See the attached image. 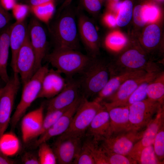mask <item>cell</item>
<instances>
[{
  "label": "cell",
  "mask_w": 164,
  "mask_h": 164,
  "mask_svg": "<svg viewBox=\"0 0 164 164\" xmlns=\"http://www.w3.org/2000/svg\"><path fill=\"white\" fill-rule=\"evenodd\" d=\"M75 15L70 10L64 11L50 29L55 48L77 50L79 47Z\"/></svg>",
  "instance_id": "obj_1"
},
{
  "label": "cell",
  "mask_w": 164,
  "mask_h": 164,
  "mask_svg": "<svg viewBox=\"0 0 164 164\" xmlns=\"http://www.w3.org/2000/svg\"><path fill=\"white\" fill-rule=\"evenodd\" d=\"M91 58L77 50L56 48L44 58L56 70L69 77L81 73Z\"/></svg>",
  "instance_id": "obj_2"
},
{
  "label": "cell",
  "mask_w": 164,
  "mask_h": 164,
  "mask_svg": "<svg viewBox=\"0 0 164 164\" xmlns=\"http://www.w3.org/2000/svg\"><path fill=\"white\" fill-rule=\"evenodd\" d=\"M81 73L79 81L80 89L87 96L97 94L110 78L109 64L91 58Z\"/></svg>",
  "instance_id": "obj_3"
},
{
  "label": "cell",
  "mask_w": 164,
  "mask_h": 164,
  "mask_svg": "<svg viewBox=\"0 0 164 164\" xmlns=\"http://www.w3.org/2000/svg\"><path fill=\"white\" fill-rule=\"evenodd\" d=\"M49 70L47 64L42 66L36 71L32 77L23 85L20 101L11 117L10 123L13 130L15 129L32 104L38 98L43 79Z\"/></svg>",
  "instance_id": "obj_4"
},
{
  "label": "cell",
  "mask_w": 164,
  "mask_h": 164,
  "mask_svg": "<svg viewBox=\"0 0 164 164\" xmlns=\"http://www.w3.org/2000/svg\"><path fill=\"white\" fill-rule=\"evenodd\" d=\"M101 103L82 97L70 126L63 134L83 137L94 116L102 107Z\"/></svg>",
  "instance_id": "obj_5"
},
{
  "label": "cell",
  "mask_w": 164,
  "mask_h": 164,
  "mask_svg": "<svg viewBox=\"0 0 164 164\" xmlns=\"http://www.w3.org/2000/svg\"><path fill=\"white\" fill-rule=\"evenodd\" d=\"M17 72L13 74L2 87L0 97V138L7 128L15 99L19 88L20 80Z\"/></svg>",
  "instance_id": "obj_6"
},
{
  "label": "cell",
  "mask_w": 164,
  "mask_h": 164,
  "mask_svg": "<svg viewBox=\"0 0 164 164\" xmlns=\"http://www.w3.org/2000/svg\"><path fill=\"white\" fill-rule=\"evenodd\" d=\"M163 104V103L147 98L129 106L131 129L137 131L145 129Z\"/></svg>",
  "instance_id": "obj_7"
},
{
  "label": "cell",
  "mask_w": 164,
  "mask_h": 164,
  "mask_svg": "<svg viewBox=\"0 0 164 164\" xmlns=\"http://www.w3.org/2000/svg\"><path fill=\"white\" fill-rule=\"evenodd\" d=\"M145 129H130L111 134L101 141V146L111 152L127 156L135 143L142 137Z\"/></svg>",
  "instance_id": "obj_8"
},
{
  "label": "cell",
  "mask_w": 164,
  "mask_h": 164,
  "mask_svg": "<svg viewBox=\"0 0 164 164\" xmlns=\"http://www.w3.org/2000/svg\"><path fill=\"white\" fill-rule=\"evenodd\" d=\"M111 73H116L127 71L144 70L147 72L158 70L155 64L147 61L144 54L135 49L124 52L116 64H109Z\"/></svg>",
  "instance_id": "obj_9"
},
{
  "label": "cell",
  "mask_w": 164,
  "mask_h": 164,
  "mask_svg": "<svg viewBox=\"0 0 164 164\" xmlns=\"http://www.w3.org/2000/svg\"><path fill=\"white\" fill-rule=\"evenodd\" d=\"M82 138L64 134L59 135L52 148L57 162L60 164L73 163L81 149Z\"/></svg>",
  "instance_id": "obj_10"
},
{
  "label": "cell",
  "mask_w": 164,
  "mask_h": 164,
  "mask_svg": "<svg viewBox=\"0 0 164 164\" xmlns=\"http://www.w3.org/2000/svg\"><path fill=\"white\" fill-rule=\"evenodd\" d=\"M35 55L28 30L24 42L19 51L16 61L17 72L23 85L35 72Z\"/></svg>",
  "instance_id": "obj_11"
},
{
  "label": "cell",
  "mask_w": 164,
  "mask_h": 164,
  "mask_svg": "<svg viewBox=\"0 0 164 164\" xmlns=\"http://www.w3.org/2000/svg\"><path fill=\"white\" fill-rule=\"evenodd\" d=\"M28 30L31 43L35 56L36 72L42 66V61L46 55V36L43 26L35 18L31 19Z\"/></svg>",
  "instance_id": "obj_12"
},
{
  "label": "cell",
  "mask_w": 164,
  "mask_h": 164,
  "mask_svg": "<svg viewBox=\"0 0 164 164\" xmlns=\"http://www.w3.org/2000/svg\"><path fill=\"white\" fill-rule=\"evenodd\" d=\"M154 117L145 128L142 137L135 143L127 155L135 161L144 148L153 145L159 130L164 125V105L161 107Z\"/></svg>",
  "instance_id": "obj_13"
},
{
  "label": "cell",
  "mask_w": 164,
  "mask_h": 164,
  "mask_svg": "<svg viewBox=\"0 0 164 164\" xmlns=\"http://www.w3.org/2000/svg\"><path fill=\"white\" fill-rule=\"evenodd\" d=\"M80 89L79 81L70 78L63 90L48 101L47 112L71 106L80 97L79 94Z\"/></svg>",
  "instance_id": "obj_14"
},
{
  "label": "cell",
  "mask_w": 164,
  "mask_h": 164,
  "mask_svg": "<svg viewBox=\"0 0 164 164\" xmlns=\"http://www.w3.org/2000/svg\"><path fill=\"white\" fill-rule=\"evenodd\" d=\"M44 105L42 104L22 117L21 131L22 139L24 142L39 136L44 118Z\"/></svg>",
  "instance_id": "obj_15"
},
{
  "label": "cell",
  "mask_w": 164,
  "mask_h": 164,
  "mask_svg": "<svg viewBox=\"0 0 164 164\" xmlns=\"http://www.w3.org/2000/svg\"><path fill=\"white\" fill-rule=\"evenodd\" d=\"M81 98L80 97L78 98L52 126L39 136L35 142V146H38L41 143L46 142L53 137L62 135L67 130Z\"/></svg>",
  "instance_id": "obj_16"
},
{
  "label": "cell",
  "mask_w": 164,
  "mask_h": 164,
  "mask_svg": "<svg viewBox=\"0 0 164 164\" xmlns=\"http://www.w3.org/2000/svg\"><path fill=\"white\" fill-rule=\"evenodd\" d=\"M147 72L144 70L127 71L111 73L110 78L105 86L97 94L94 101L101 103L113 94L127 80L140 76Z\"/></svg>",
  "instance_id": "obj_17"
},
{
  "label": "cell",
  "mask_w": 164,
  "mask_h": 164,
  "mask_svg": "<svg viewBox=\"0 0 164 164\" xmlns=\"http://www.w3.org/2000/svg\"><path fill=\"white\" fill-rule=\"evenodd\" d=\"M61 74L53 69L49 70L43 79L37 98L51 99L63 90L67 81Z\"/></svg>",
  "instance_id": "obj_18"
},
{
  "label": "cell",
  "mask_w": 164,
  "mask_h": 164,
  "mask_svg": "<svg viewBox=\"0 0 164 164\" xmlns=\"http://www.w3.org/2000/svg\"><path fill=\"white\" fill-rule=\"evenodd\" d=\"M101 103L105 107L109 114V135L131 129L129 120V106L112 107L104 101Z\"/></svg>",
  "instance_id": "obj_19"
},
{
  "label": "cell",
  "mask_w": 164,
  "mask_h": 164,
  "mask_svg": "<svg viewBox=\"0 0 164 164\" xmlns=\"http://www.w3.org/2000/svg\"><path fill=\"white\" fill-rule=\"evenodd\" d=\"M102 107L96 114L87 129L88 135L94 142L98 143L109 135L110 119L105 107Z\"/></svg>",
  "instance_id": "obj_20"
},
{
  "label": "cell",
  "mask_w": 164,
  "mask_h": 164,
  "mask_svg": "<svg viewBox=\"0 0 164 164\" xmlns=\"http://www.w3.org/2000/svg\"><path fill=\"white\" fill-rule=\"evenodd\" d=\"M78 23L81 39L87 50L94 55L98 49V35L96 28L90 19L83 14L79 15Z\"/></svg>",
  "instance_id": "obj_21"
},
{
  "label": "cell",
  "mask_w": 164,
  "mask_h": 164,
  "mask_svg": "<svg viewBox=\"0 0 164 164\" xmlns=\"http://www.w3.org/2000/svg\"><path fill=\"white\" fill-rule=\"evenodd\" d=\"M24 21H16L10 26L9 39L12 53L11 66L13 72H17L16 61L18 54L28 30Z\"/></svg>",
  "instance_id": "obj_22"
},
{
  "label": "cell",
  "mask_w": 164,
  "mask_h": 164,
  "mask_svg": "<svg viewBox=\"0 0 164 164\" xmlns=\"http://www.w3.org/2000/svg\"><path fill=\"white\" fill-rule=\"evenodd\" d=\"M153 72H147L143 75L127 80L115 92L105 99L108 101L106 102L120 101L126 99Z\"/></svg>",
  "instance_id": "obj_23"
},
{
  "label": "cell",
  "mask_w": 164,
  "mask_h": 164,
  "mask_svg": "<svg viewBox=\"0 0 164 164\" xmlns=\"http://www.w3.org/2000/svg\"><path fill=\"white\" fill-rule=\"evenodd\" d=\"M159 71L152 72L148 77L143 82L137 89L126 99L121 101L107 102V104L112 107L129 106L135 103L147 98V87L152 80L155 77Z\"/></svg>",
  "instance_id": "obj_24"
},
{
  "label": "cell",
  "mask_w": 164,
  "mask_h": 164,
  "mask_svg": "<svg viewBox=\"0 0 164 164\" xmlns=\"http://www.w3.org/2000/svg\"><path fill=\"white\" fill-rule=\"evenodd\" d=\"M10 26L0 34V78L5 83L9 80L7 66L10 47L9 33Z\"/></svg>",
  "instance_id": "obj_25"
},
{
  "label": "cell",
  "mask_w": 164,
  "mask_h": 164,
  "mask_svg": "<svg viewBox=\"0 0 164 164\" xmlns=\"http://www.w3.org/2000/svg\"><path fill=\"white\" fill-rule=\"evenodd\" d=\"M147 98L163 103L164 73L159 72L149 84L147 89Z\"/></svg>",
  "instance_id": "obj_26"
},
{
  "label": "cell",
  "mask_w": 164,
  "mask_h": 164,
  "mask_svg": "<svg viewBox=\"0 0 164 164\" xmlns=\"http://www.w3.org/2000/svg\"><path fill=\"white\" fill-rule=\"evenodd\" d=\"M33 12L41 21L47 23L52 18L55 11V2L51 1L31 6Z\"/></svg>",
  "instance_id": "obj_27"
},
{
  "label": "cell",
  "mask_w": 164,
  "mask_h": 164,
  "mask_svg": "<svg viewBox=\"0 0 164 164\" xmlns=\"http://www.w3.org/2000/svg\"><path fill=\"white\" fill-rule=\"evenodd\" d=\"M133 10V3L131 0H125L121 2L116 19L117 24L120 27L127 25L132 19Z\"/></svg>",
  "instance_id": "obj_28"
},
{
  "label": "cell",
  "mask_w": 164,
  "mask_h": 164,
  "mask_svg": "<svg viewBox=\"0 0 164 164\" xmlns=\"http://www.w3.org/2000/svg\"><path fill=\"white\" fill-rule=\"evenodd\" d=\"M160 37V30L156 24L150 25L146 28L144 33L143 42L147 48H153L159 43Z\"/></svg>",
  "instance_id": "obj_29"
},
{
  "label": "cell",
  "mask_w": 164,
  "mask_h": 164,
  "mask_svg": "<svg viewBox=\"0 0 164 164\" xmlns=\"http://www.w3.org/2000/svg\"><path fill=\"white\" fill-rule=\"evenodd\" d=\"M38 156L40 164H56L57 159L52 149L46 143H41L38 146Z\"/></svg>",
  "instance_id": "obj_30"
},
{
  "label": "cell",
  "mask_w": 164,
  "mask_h": 164,
  "mask_svg": "<svg viewBox=\"0 0 164 164\" xmlns=\"http://www.w3.org/2000/svg\"><path fill=\"white\" fill-rule=\"evenodd\" d=\"M137 163L140 164H162L157 158L153 145L144 148L135 159Z\"/></svg>",
  "instance_id": "obj_31"
},
{
  "label": "cell",
  "mask_w": 164,
  "mask_h": 164,
  "mask_svg": "<svg viewBox=\"0 0 164 164\" xmlns=\"http://www.w3.org/2000/svg\"><path fill=\"white\" fill-rule=\"evenodd\" d=\"M89 149L95 164H108L106 156L101 146L98 143L92 141H87L84 142Z\"/></svg>",
  "instance_id": "obj_32"
},
{
  "label": "cell",
  "mask_w": 164,
  "mask_h": 164,
  "mask_svg": "<svg viewBox=\"0 0 164 164\" xmlns=\"http://www.w3.org/2000/svg\"><path fill=\"white\" fill-rule=\"evenodd\" d=\"M70 106L62 109L47 112L46 114L43 119L42 128L39 136L52 126Z\"/></svg>",
  "instance_id": "obj_33"
},
{
  "label": "cell",
  "mask_w": 164,
  "mask_h": 164,
  "mask_svg": "<svg viewBox=\"0 0 164 164\" xmlns=\"http://www.w3.org/2000/svg\"><path fill=\"white\" fill-rule=\"evenodd\" d=\"M126 39L121 34L114 32L109 34L105 40V45L108 48L114 50L121 49L126 44Z\"/></svg>",
  "instance_id": "obj_34"
},
{
  "label": "cell",
  "mask_w": 164,
  "mask_h": 164,
  "mask_svg": "<svg viewBox=\"0 0 164 164\" xmlns=\"http://www.w3.org/2000/svg\"><path fill=\"white\" fill-rule=\"evenodd\" d=\"M156 156L158 160L164 164V125L159 129L153 144Z\"/></svg>",
  "instance_id": "obj_35"
},
{
  "label": "cell",
  "mask_w": 164,
  "mask_h": 164,
  "mask_svg": "<svg viewBox=\"0 0 164 164\" xmlns=\"http://www.w3.org/2000/svg\"><path fill=\"white\" fill-rule=\"evenodd\" d=\"M102 148L106 156L108 164H137L135 161L127 156L113 152Z\"/></svg>",
  "instance_id": "obj_36"
},
{
  "label": "cell",
  "mask_w": 164,
  "mask_h": 164,
  "mask_svg": "<svg viewBox=\"0 0 164 164\" xmlns=\"http://www.w3.org/2000/svg\"><path fill=\"white\" fill-rule=\"evenodd\" d=\"M73 163L77 164H95L94 160L85 143L82 144L80 152Z\"/></svg>",
  "instance_id": "obj_37"
},
{
  "label": "cell",
  "mask_w": 164,
  "mask_h": 164,
  "mask_svg": "<svg viewBox=\"0 0 164 164\" xmlns=\"http://www.w3.org/2000/svg\"><path fill=\"white\" fill-rule=\"evenodd\" d=\"M142 6V15L145 22H152L157 18L159 10L156 6L152 5L145 4Z\"/></svg>",
  "instance_id": "obj_38"
},
{
  "label": "cell",
  "mask_w": 164,
  "mask_h": 164,
  "mask_svg": "<svg viewBox=\"0 0 164 164\" xmlns=\"http://www.w3.org/2000/svg\"><path fill=\"white\" fill-rule=\"evenodd\" d=\"M12 13L17 21L24 20L28 12V6L16 3L12 9Z\"/></svg>",
  "instance_id": "obj_39"
},
{
  "label": "cell",
  "mask_w": 164,
  "mask_h": 164,
  "mask_svg": "<svg viewBox=\"0 0 164 164\" xmlns=\"http://www.w3.org/2000/svg\"><path fill=\"white\" fill-rule=\"evenodd\" d=\"M85 9L90 13H94L99 11L101 8L100 0H81Z\"/></svg>",
  "instance_id": "obj_40"
},
{
  "label": "cell",
  "mask_w": 164,
  "mask_h": 164,
  "mask_svg": "<svg viewBox=\"0 0 164 164\" xmlns=\"http://www.w3.org/2000/svg\"><path fill=\"white\" fill-rule=\"evenodd\" d=\"M133 18L135 23L138 26H142L146 23L143 19L142 5H136L133 11Z\"/></svg>",
  "instance_id": "obj_41"
},
{
  "label": "cell",
  "mask_w": 164,
  "mask_h": 164,
  "mask_svg": "<svg viewBox=\"0 0 164 164\" xmlns=\"http://www.w3.org/2000/svg\"><path fill=\"white\" fill-rule=\"evenodd\" d=\"M21 161L25 164H40L38 155L30 152H25L22 156Z\"/></svg>",
  "instance_id": "obj_42"
},
{
  "label": "cell",
  "mask_w": 164,
  "mask_h": 164,
  "mask_svg": "<svg viewBox=\"0 0 164 164\" xmlns=\"http://www.w3.org/2000/svg\"><path fill=\"white\" fill-rule=\"evenodd\" d=\"M11 18L10 14L2 7L0 2V30L7 25Z\"/></svg>",
  "instance_id": "obj_43"
},
{
  "label": "cell",
  "mask_w": 164,
  "mask_h": 164,
  "mask_svg": "<svg viewBox=\"0 0 164 164\" xmlns=\"http://www.w3.org/2000/svg\"><path fill=\"white\" fill-rule=\"evenodd\" d=\"M16 162L15 160L9 157L0 149V164H13Z\"/></svg>",
  "instance_id": "obj_44"
},
{
  "label": "cell",
  "mask_w": 164,
  "mask_h": 164,
  "mask_svg": "<svg viewBox=\"0 0 164 164\" xmlns=\"http://www.w3.org/2000/svg\"><path fill=\"white\" fill-rule=\"evenodd\" d=\"M0 2L2 7L7 11L12 9L16 4L15 0H0Z\"/></svg>",
  "instance_id": "obj_45"
},
{
  "label": "cell",
  "mask_w": 164,
  "mask_h": 164,
  "mask_svg": "<svg viewBox=\"0 0 164 164\" xmlns=\"http://www.w3.org/2000/svg\"><path fill=\"white\" fill-rule=\"evenodd\" d=\"M104 21L106 23L110 26H114L116 25V19L112 15L108 14L104 17Z\"/></svg>",
  "instance_id": "obj_46"
},
{
  "label": "cell",
  "mask_w": 164,
  "mask_h": 164,
  "mask_svg": "<svg viewBox=\"0 0 164 164\" xmlns=\"http://www.w3.org/2000/svg\"><path fill=\"white\" fill-rule=\"evenodd\" d=\"M56 0H29V3L31 6L38 5L47 2L54 1Z\"/></svg>",
  "instance_id": "obj_47"
},
{
  "label": "cell",
  "mask_w": 164,
  "mask_h": 164,
  "mask_svg": "<svg viewBox=\"0 0 164 164\" xmlns=\"http://www.w3.org/2000/svg\"><path fill=\"white\" fill-rule=\"evenodd\" d=\"M73 0H65L60 8L61 10L65 9L69 6Z\"/></svg>",
  "instance_id": "obj_48"
},
{
  "label": "cell",
  "mask_w": 164,
  "mask_h": 164,
  "mask_svg": "<svg viewBox=\"0 0 164 164\" xmlns=\"http://www.w3.org/2000/svg\"><path fill=\"white\" fill-rule=\"evenodd\" d=\"M113 1V3H117L120 0H112Z\"/></svg>",
  "instance_id": "obj_49"
},
{
  "label": "cell",
  "mask_w": 164,
  "mask_h": 164,
  "mask_svg": "<svg viewBox=\"0 0 164 164\" xmlns=\"http://www.w3.org/2000/svg\"><path fill=\"white\" fill-rule=\"evenodd\" d=\"M2 87L0 84V96H1V91H2Z\"/></svg>",
  "instance_id": "obj_50"
}]
</instances>
